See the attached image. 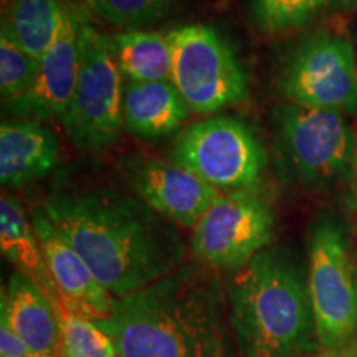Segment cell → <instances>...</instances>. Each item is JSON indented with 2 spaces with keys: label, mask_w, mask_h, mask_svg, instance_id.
<instances>
[{
  "label": "cell",
  "mask_w": 357,
  "mask_h": 357,
  "mask_svg": "<svg viewBox=\"0 0 357 357\" xmlns=\"http://www.w3.org/2000/svg\"><path fill=\"white\" fill-rule=\"evenodd\" d=\"M42 211L113 298L181 270L184 236L134 194L114 189L58 192Z\"/></svg>",
  "instance_id": "1"
},
{
  "label": "cell",
  "mask_w": 357,
  "mask_h": 357,
  "mask_svg": "<svg viewBox=\"0 0 357 357\" xmlns=\"http://www.w3.org/2000/svg\"><path fill=\"white\" fill-rule=\"evenodd\" d=\"M95 323L119 357H240L222 281L211 266L184 265L113 298L108 318Z\"/></svg>",
  "instance_id": "2"
},
{
  "label": "cell",
  "mask_w": 357,
  "mask_h": 357,
  "mask_svg": "<svg viewBox=\"0 0 357 357\" xmlns=\"http://www.w3.org/2000/svg\"><path fill=\"white\" fill-rule=\"evenodd\" d=\"M230 321L240 357H294L314 329L307 287L280 250H261L230 283Z\"/></svg>",
  "instance_id": "3"
},
{
  "label": "cell",
  "mask_w": 357,
  "mask_h": 357,
  "mask_svg": "<svg viewBox=\"0 0 357 357\" xmlns=\"http://www.w3.org/2000/svg\"><path fill=\"white\" fill-rule=\"evenodd\" d=\"M123 89L109 37L84 20L78 82L60 119L66 136L78 149L101 153L118 139L124 128Z\"/></svg>",
  "instance_id": "4"
},
{
  "label": "cell",
  "mask_w": 357,
  "mask_h": 357,
  "mask_svg": "<svg viewBox=\"0 0 357 357\" xmlns=\"http://www.w3.org/2000/svg\"><path fill=\"white\" fill-rule=\"evenodd\" d=\"M280 154L301 184L328 187L351 174L356 139L344 113L289 101L276 113Z\"/></svg>",
  "instance_id": "5"
},
{
  "label": "cell",
  "mask_w": 357,
  "mask_h": 357,
  "mask_svg": "<svg viewBox=\"0 0 357 357\" xmlns=\"http://www.w3.org/2000/svg\"><path fill=\"white\" fill-rule=\"evenodd\" d=\"M307 293L321 347L339 349L357 333V270L344 231L329 217L311 230Z\"/></svg>",
  "instance_id": "6"
},
{
  "label": "cell",
  "mask_w": 357,
  "mask_h": 357,
  "mask_svg": "<svg viewBox=\"0 0 357 357\" xmlns=\"http://www.w3.org/2000/svg\"><path fill=\"white\" fill-rule=\"evenodd\" d=\"M172 160L218 190H255L266 171V151L247 124L227 116L194 123L177 136Z\"/></svg>",
  "instance_id": "7"
},
{
  "label": "cell",
  "mask_w": 357,
  "mask_h": 357,
  "mask_svg": "<svg viewBox=\"0 0 357 357\" xmlns=\"http://www.w3.org/2000/svg\"><path fill=\"white\" fill-rule=\"evenodd\" d=\"M167 38L172 48L171 82L190 111L211 114L245 101L247 75L215 30L205 25L178 26Z\"/></svg>",
  "instance_id": "8"
},
{
  "label": "cell",
  "mask_w": 357,
  "mask_h": 357,
  "mask_svg": "<svg viewBox=\"0 0 357 357\" xmlns=\"http://www.w3.org/2000/svg\"><path fill=\"white\" fill-rule=\"evenodd\" d=\"M275 215L255 190L227 192L195 223L192 253L213 270L238 271L273 238Z\"/></svg>",
  "instance_id": "9"
},
{
  "label": "cell",
  "mask_w": 357,
  "mask_h": 357,
  "mask_svg": "<svg viewBox=\"0 0 357 357\" xmlns=\"http://www.w3.org/2000/svg\"><path fill=\"white\" fill-rule=\"evenodd\" d=\"M293 102L354 114L357 56L344 35L321 30L298 45L281 78Z\"/></svg>",
  "instance_id": "10"
},
{
  "label": "cell",
  "mask_w": 357,
  "mask_h": 357,
  "mask_svg": "<svg viewBox=\"0 0 357 357\" xmlns=\"http://www.w3.org/2000/svg\"><path fill=\"white\" fill-rule=\"evenodd\" d=\"M86 20L78 6H71L55 42L38 60V73L32 88L7 108L20 119H61L78 82L82 63V35Z\"/></svg>",
  "instance_id": "11"
},
{
  "label": "cell",
  "mask_w": 357,
  "mask_h": 357,
  "mask_svg": "<svg viewBox=\"0 0 357 357\" xmlns=\"http://www.w3.org/2000/svg\"><path fill=\"white\" fill-rule=\"evenodd\" d=\"M126 178L136 197L182 227H195L222 195L197 174L174 160L137 159L128 164Z\"/></svg>",
  "instance_id": "12"
},
{
  "label": "cell",
  "mask_w": 357,
  "mask_h": 357,
  "mask_svg": "<svg viewBox=\"0 0 357 357\" xmlns=\"http://www.w3.org/2000/svg\"><path fill=\"white\" fill-rule=\"evenodd\" d=\"M32 223L61 301L91 321L108 318L113 296L98 281L83 257L58 234L42 208L33 212Z\"/></svg>",
  "instance_id": "13"
},
{
  "label": "cell",
  "mask_w": 357,
  "mask_h": 357,
  "mask_svg": "<svg viewBox=\"0 0 357 357\" xmlns=\"http://www.w3.org/2000/svg\"><path fill=\"white\" fill-rule=\"evenodd\" d=\"M33 357H65L56 305L42 288L15 271L2 291V314Z\"/></svg>",
  "instance_id": "14"
},
{
  "label": "cell",
  "mask_w": 357,
  "mask_h": 357,
  "mask_svg": "<svg viewBox=\"0 0 357 357\" xmlns=\"http://www.w3.org/2000/svg\"><path fill=\"white\" fill-rule=\"evenodd\" d=\"M60 146L50 129L37 119H10L0 126V182L22 189L56 167Z\"/></svg>",
  "instance_id": "15"
},
{
  "label": "cell",
  "mask_w": 357,
  "mask_h": 357,
  "mask_svg": "<svg viewBox=\"0 0 357 357\" xmlns=\"http://www.w3.org/2000/svg\"><path fill=\"white\" fill-rule=\"evenodd\" d=\"M189 106L172 82H128L123 89V121L141 137H166L181 131Z\"/></svg>",
  "instance_id": "16"
},
{
  "label": "cell",
  "mask_w": 357,
  "mask_h": 357,
  "mask_svg": "<svg viewBox=\"0 0 357 357\" xmlns=\"http://www.w3.org/2000/svg\"><path fill=\"white\" fill-rule=\"evenodd\" d=\"M0 247L2 255L17 266V271L33 280L53 303L61 300L48 271L33 223L26 218L20 200L10 194H3L0 199Z\"/></svg>",
  "instance_id": "17"
},
{
  "label": "cell",
  "mask_w": 357,
  "mask_h": 357,
  "mask_svg": "<svg viewBox=\"0 0 357 357\" xmlns=\"http://www.w3.org/2000/svg\"><path fill=\"white\" fill-rule=\"evenodd\" d=\"M71 6V0H8L2 32L30 56L40 60L55 42Z\"/></svg>",
  "instance_id": "18"
},
{
  "label": "cell",
  "mask_w": 357,
  "mask_h": 357,
  "mask_svg": "<svg viewBox=\"0 0 357 357\" xmlns=\"http://www.w3.org/2000/svg\"><path fill=\"white\" fill-rule=\"evenodd\" d=\"M119 73L128 82H171L172 48L167 33L124 30L109 38Z\"/></svg>",
  "instance_id": "19"
},
{
  "label": "cell",
  "mask_w": 357,
  "mask_h": 357,
  "mask_svg": "<svg viewBox=\"0 0 357 357\" xmlns=\"http://www.w3.org/2000/svg\"><path fill=\"white\" fill-rule=\"evenodd\" d=\"M63 333L65 357H114L116 349L108 334L95 321L71 311L63 301L55 303Z\"/></svg>",
  "instance_id": "20"
},
{
  "label": "cell",
  "mask_w": 357,
  "mask_h": 357,
  "mask_svg": "<svg viewBox=\"0 0 357 357\" xmlns=\"http://www.w3.org/2000/svg\"><path fill=\"white\" fill-rule=\"evenodd\" d=\"M89 13L124 30H142L164 17L174 0H83Z\"/></svg>",
  "instance_id": "21"
},
{
  "label": "cell",
  "mask_w": 357,
  "mask_h": 357,
  "mask_svg": "<svg viewBox=\"0 0 357 357\" xmlns=\"http://www.w3.org/2000/svg\"><path fill=\"white\" fill-rule=\"evenodd\" d=\"M38 60L22 50L6 32L0 33V93L6 105L19 100L32 88Z\"/></svg>",
  "instance_id": "22"
},
{
  "label": "cell",
  "mask_w": 357,
  "mask_h": 357,
  "mask_svg": "<svg viewBox=\"0 0 357 357\" xmlns=\"http://www.w3.org/2000/svg\"><path fill=\"white\" fill-rule=\"evenodd\" d=\"M329 0H260V19L270 32L305 25Z\"/></svg>",
  "instance_id": "23"
},
{
  "label": "cell",
  "mask_w": 357,
  "mask_h": 357,
  "mask_svg": "<svg viewBox=\"0 0 357 357\" xmlns=\"http://www.w3.org/2000/svg\"><path fill=\"white\" fill-rule=\"evenodd\" d=\"M0 357H33L3 316L0 318Z\"/></svg>",
  "instance_id": "24"
},
{
  "label": "cell",
  "mask_w": 357,
  "mask_h": 357,
  "mask_svg": "<svg viewBox=\"0 0 357 357\" xmlns=\"http://www.w3.org/2000/svg\"><path fill=\"white\" fill-rule=\"evenodd\" d=\"M349 177H351V204L357 211V137H356V147H354V155H352Z\"/></svg>",
  "instance_id": "25"
},
{
  "label": "cell",
  "mask_w": 357,
  "mask_h": 357,
  "mask_svg": "<svg viewBox=\"0 0 357 357\" xmlns=\"http://www.w3.org/2000/svg\"><path fill=\"white\" fill-rule=\"evenodd\" d=\"M329 3L339 10H354L357 8V0H329Z\"/></svg>",
  "instance_id": "26"
},
{
  "label": "cell",
  "mask_w": 357,
  "mask_h": 357,
  "mask_svg": "<svg viewBox=\"0 0 357 357\" xmlns=\"http://www.w3.org/2000/svg\"><path fill=\"white\" fill-rule=\"evenodd\" d=\"M319 357H356V356H352L351 352L336 349V351H326L324 354L319 356Z\"/></svg>",
  "instance_id": "27"
},
{
  "label": "cell",
  "mask_w": 357,
  "mask_h": 357,
  "mask_svg": "<svg viewBox=\"0 0 357 357\" xmlns=\"http://www.w3.org/2000/svg\"><path fill=\"white\" fill-rule=\"evenodd\" d=\"M114 357H119V356H118V354H116V356H114Z\"/></svg>",
  "instance_id": "28"
}]
</instances>
